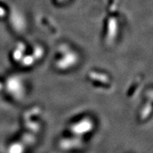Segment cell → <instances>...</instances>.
Listing matches in <instances>:
<instances>
[{
	"label": "cell",
	"mask_w": 153,
	"mask_h": 153,
	"mask_svg": "<svg viewBox=\"0 0 153 153\" xmlns=\"http://www.w3.org/2000/svg\"><path fill=\"white\" fill-rule=\"evenodd\" d=\"M91 124L89 121H85L84 122H77L74 125V127H73V129L75 131L74 133L79 134H83L88 133V131L91 130Z\"/></svg>",
	"instance_id": "6da1fadb"
},
{
	"label": "cell",
	"mask_w": 153,
	"mask_h": 153,
	"mask_svg": "<svg viewBox=\"0 0 153 153\" xmlns=\"http://www.w3.org/2000/svg\"><path fill=\"white\" fill-rule=\"evenodd\" d=\"M59 1H65V0H59Z\"/></svg>",
	"instance_id": "7a4b0ae2"
}]
</instances>
